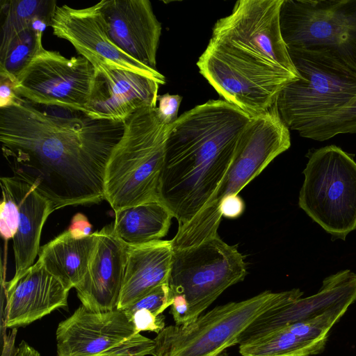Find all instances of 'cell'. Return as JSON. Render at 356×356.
<instances>
[{"instance_id":"obj_1","label":"cell","mask_w":356,"mask_h":356,"mask_svg":"<svg viewBox=\"0 0 356 356\" xmlns=\"http://www.w3.org/2000/svg\"><path fill=\"white\" fill-rule=\"evenodd\" d=\"M123 130L124 122L51 113L25 99L0 108V141L13 176L54 211L105 200L106 163Z\"/></svg>"},{"instance_id":"obj_2","label":"cell","mask_w":356,"mask_h":356,"mask_svg":"<svg viewBox=\"0 0 356 356\" xmlns=\"http://www.w3.org/2000/svg\"><path fill=\"white\" fill-rule=\"evenodd\" d=\"M283 0H240L215 24L197 63L200 74L227 102L250 118L275 104L300 76L282 38Z\"/></svg>"},{"instance_id":"obj_3","label":"cell","mask_w":356,"mask_h":356,"mask_svg":"<svg viewBox=\"0 0 356 356\" xmlns=\"http://www.w3.org/2000/svg\"><path fill=\"white\" fill-rule=\"evenodd\" d=\"M250 117L225 100H209L170 125L159 200L181 229L211 203Z\"/></svg>"},{"instance_id":"obj_4","label":"cell","mask_w":356,"mask_h":356,"mask_svg":"<svg viewBox=\"0 0 356 356\" xmlns=\"http://www.w3.org/2000/svg\"><path fill=\"white\" fill-rule=\"evenodd\" d=\"M288 51L300 78L275 104L284 124L318 141L356 133V72L323 54Z\"/></svg>"},{"instance_id":"obj_5","label":"cell","mask_w":356,"mask_h":356,"mask_svg":"<svg viewBox=\"0 0 356 356\" xmlns=\"http://www.w3.org/2000/svg\"><path fill=\"white\" fill-rule=\"evenodd\" d=\"M170 125L156 107H144L124 122L122 135L111 152L104 175V198L114 211L160 201L159 186Z\"/></svg>"},{"instance_id":"obj_6","label":"cell","mask_w":356,"mask_h":356,"mask_svg":"<svg viewBox=\"0 0 356 356\" xmlns=\"http://www.w3.org/2000/svg\"><path fill=\"white\" fill-rule=\"evenodd\" d=\"M291 146L289 128L275 105L250 118L242 131L231 165L211 203L195 220L178 229L172 245L184 248L197 245L218 235L222 216L219 203L225 197L238 193L278 155Z\"/></svg>"},{"instance_id":"obj_7","label":"cell","mask_w":356,"mask_h":356,"mask_svg":"<svg viewBox=\"0 0 356 356\" xmlns=\"http://www.w3.org/2000/svg\"><path fill=\"white\" fill-rule=\"evenodd\" d=\"M293 289L282 292L264 291L239 302L216 306L191 323L171 325L154 339L152 356H220L238 344L241 335L267 311L302 297Z\"/></svg>"},{"instance_id":"obj_8","label":"cell","mask_w":356,"mask_h":356,"mask_svg":"<svg viewBox=\"0 0 356 356\" xmlns=\"http://www.w3.org/2000/svg\"><path fill=\"white\" fill-rule=\"evenodd\" d=\"M280 25L288 50L323 54L356 72V0H283Z\"/></svg>"},{"instance_id":"obj_9","label":"cell","mask_w":356,"mask_h":356,"mask_svg":"<svg viewBox=\"0 0 356 356\" xmlns=\"http://www.w3.org/2000/svg\"><path fill=\"white\" fill-rule=\"evenodd\" d=\"M299 207L332 239L356 229V163L336 145L314 151L303 170Z\"/></svg>"},{"instance_id":"obj_10","label":"cell","mask_w":356,"mask_h":356,"mask_svg":"<svg viewBox=\"0 0 356 356\" xmlns=\"http://www.w3.org/2000/svg\"><path fill=\"white\" fill-rule=\"evenodd\" d=\"M247 265L237 245L219 235L189 248H172L168 280L171 296L188 302L186 324L201 315L227 289L243 281Z\"/></svg>"},{"instance_id":"obj_11","label":"cell","mask_w":356,"mask_h":356,"mask_svg":"<svg viewBox=\"0 0 356 356\" xmlns=\"http://www.w3.org/2000/svg\"><path fill=\"white\" fill-rule=\"evenodd\" d=\"M56 339V356H146L154 347L124 310L93 312L83 305L59 323Z\"/></svg>"},{"instance_id":"obj_12","label":"cell","mask_w":356,"mask_h":356,"mask_svg":"<svg viewBox=\"0 0 356 356\" xmlns=\"http://www.w3.org/2000/svg\"><path fill=\"white\" fill-rule=\"evenodd\" d=\"M95 68L81 56L67 58L42 47L16 76L17 95L33 104L83 113Z\"/></svg>"},{"instance_id":"obj_13","label":"cell","mask_w":356,"mask_h":356,"mask_svg":"<svg viewBox=\"0 0 356 356\" xmlns=\"http://www.w3.org/2000/svg\"><path fill=\"white\" fill-rule=\"evenodd\" d=\"M51 27L54 35L70 42L92 65L97 63L130 70L165 84V76L152 70L120 49L111 40L102 10V3L81 9L57 6Z\"/></svg>"},{"instance_id":"obj_14","label":"cell","mask_w":356,"mask_h":356,"mask_svg":"<svg viewBox=\"0 0 356 356\" xmlns=\"http://www.w3.org/2000/svg\"><path fill=\"white\" fill-rule=\"evenodd\" d=\"M89 100L83 113L99 120L124 122L144 107H156L160 83L145 75L97 63Z\"/></svg>"},{"instance_id":"obj_15","label":"cell","mask_w":356,"mask_h":356,"mask_svg":"<svg viewBox=\"0 0 356 356\" xmlns=\"http://www.w3.org/2000/svg\"><path fill=\"white\" fill-rule=\"evenodd\" d=\"M102 10L113 42L147 68L156 69L161 24L148 0H102Z\"/></svg>"},{"instance_id":"obj_16","label":"cell","mask_w":356,"mask_h":356,"mask_svg":"<svg viewBox=\"0 0 356 356\" xmlns=\"http://www.w3.org/2000/svg\"><path fill=\"white\" fill-rule=\"evenodd\" d=\"M97 233V245L87 272L75 289L84 307L93 312H107L118 308L128 244L116 236L113 223Z\"/></svg>"},{"instance_id":"obj_17","label":"cell","mask_w":356,"mask_h":356,"mask_svg":"<svg viewBox=\"0 0 356 356\" xmlns=\"http://www.w3.org/2000/svg\"><path fill=\"white\" fill-rule=\"evenodd\" d=\"M355 300L356 273L350 270H341L325 278L317 293L300 298L261 315L241 335L238 345L333 309L349 307Z\"/></svg>"},{"instance_id":"obj_18","label":"cell","mask_w":356,"mask_h":356,"mask_svg":"<svg viewBox=\"0 0 356 356\" xmlns=\"http://www.w3.org/2000/svg\"><path fill=\"white\" fill-rule=\"evenodd\" d=\"M70 290L37 260L22 275L5 283V326H26L67 306Z\"/></svg>"},{"instance_id":"obj_19","label":"cell","mask_w":356,"mask_h":356,"mask_svg":"<svg viewBox=\"0 0 356 356\" xmlns=\"http://www.w3.org/2000/svg\"><path fill=\"white\" fill-rule=\"evenodd\" d=\"M172 255L170 240L128 244L124 277L117 309L124 310L154 289L168 284Z\"/></svg>"},{"instance_id":"obj_20","label":"cell","mask_w":356,"mask_h":356,"mask_svg":"<svg viewBox=\"0 0 356 356\" xmlns=\"http://www.w3.org/2000/svg\"><path fill=\"white\" fill-rule=\"evenodd\" d=\"M14 177L19 198L18 226L13 238L15 264L13 279H16L34 264L40 248L42 227L54 210L31 185Z\"/></svg>"},{"instance_id":"obj_21","label":"cell","mask_w":356,"mask_h":356,"mask_svg":"<svg viewBox=\"0 0 356 356\" xmlns=\"http://www.w3.org/2000/svg\"><path fill=\"white\" fill-rule=\"evenodd\" d=\"M97 237V231L76 238L66 230L40 247L38 260L67 289H75L87 272Z\"/></svg>"},{"instance_id":"obj_22","label":"cell","mask_w":356,"mask_h":356,"mask_svg":"<svg viewBox=\"0 0 356 356\" xmlns=\"http://www.w3.org/2000/svg\"><path fill=\"white\" fill-rule=\"evenodd\" d=\"M113 230L116 236L129 245L161 240L174 218L161 201H152L115 211Z\"/></svg>"},{"instance_id":"obj_23","label":"cell","mask_w":356,"mask_h":356,"mask_svg":"<svg viewBox=\"0 0 356 356\" xmlns=\"http://www.w3.org/2000/svg\"><path fill=\"white\" fill-rule=\"evenodd\" d=\"M4 21L1 29L0 51L22 31L51 26L57 8L54 0H9L1 1Z\"/></svg>"},{"instance_id":"obj_24","label":"cell","mask_w":356,"mask_h":356,"mask_svg":"<svg viewBox=\"0 0 356 356\" xmlns=\"http://www.w3.org/2000/svg\"><path fill=\"white\" fill-rule=\"evenodd\" d=\"M325 342L303 339L283 327L239 344L238 350L242 356H309L321 352Z\"/></svg>"},{"instance_id":"obj_25","label":"cell","mask_w":356,"mask_h":356,"mask_svg":"<svg viewBox=\"0 0 356 356\" xmlns=\"http://www.w3.org/2000/svg\"><path fill=\"white\" fill-rule=\"evenodd\" d=\"M43 30L26 29L15 36L5 49L0 51V73L10 79L16 76L30 63L43 47Z\"/></svg>"},{"instance_id":"obj_26","label":"cell","mask_w":356,"mask_h":356,"mask_svg":"<svg viewBox=\"0 0 356 356\" xmlns=\"http://www.w3.org/2000/svg\"><path fill=\"white\" fill-rule=\"evenodd\" d=\"M2 198L0 206V234L6 241L14 237L18 226L19 198L15 177L0 179Z\"/></svg>"},{"instance_id":"obj_27","label":"cell","mask_w":356,"mask_h":356,"mask_svg":"<svg viewBox=\"0 0 356 356\" xmlns=\"http://www.w3.org/2000/svg\"><path fill=\"white\" fill-rule=\"evenodd\" d=\"M348 306H343L327 311L314 318L286 326L296 335L312 341H327L329 331L334 324L343 315Z\"/></svg>"},{"instance_id":"obj_28","label":"cell","mask_w":356,"mask_h":356,"mask_svg":"<svg viewBox=\"0 0 356 356\" xmlns=\"http://www.w3.org/2000/svg\"><path fill=\"white\" fill-rule=\"evenodd\" d=\"M172 304V297L168 284H164L154 289L142 296L124 311L130 314L134 312L145 309L156 316H159Z\"/></svg>"},{"instance_id":"obj_29","label":"cell","mask_w":356,"mask_h":356,"mask_svg":"<svg viewBox=\"0 0 356 356\" xmlns=\"http://www.w3.org/2000/svg\"><path fill=\"white\" fill-rule=\"evenodd\" d=\"M128 315L138 333L150 331L159 334L165 327V316L163 314L156 316L147 309H140Z\"/></svg>"},{"instance_id":"obj_30","label":"cell","mask_w":356,"mask_h":356,"mask_svg":"<svg viewBox=\"0 0 356 356\" xmlns=\"http://www.w3.org/2000/svg\"><path fill=\"white\" fill-rule=\"evenodd\" d=\"M182 97L178 95L166 93L159 95L156 111L159 119L165 124H172L178 118V111Z\"/></svg>"},{"instance_id":"obj_31","label":"cell","mask_w":356,"mask_h":356,"mask_svg":"<svg viewBox=\"0 0 356 356\" xmlns=\"http://www.w3.org/2000/svg\"><path fill=\"white\" fill-rule=\"evenodd\" d=\"M15 79L0 73V108L17 105L23 101L15 92Z\"/></svg>"},{"instance_id":"obj_32","label":"cell","mask_w":356,"mask_h":356,"mask_svg":"<svg viewBox=\"0 0 356 356\" xmlns=\"http://www.w3.org/2000/svg\"><path fill=\"white\" fill-rule=\"evenodd\" d=\"M245 202L238 194H232L222 198L219 203L222 217L235 219L240 217L245 210Z\"/></svg>"},{"instance_id":"obj_33","label":"cell","mask_w":356,"mask_h":356,"mask_svg":"<svg viewBox=\"0 0 356 356\" xmlns=\"http://www.w3.org/2000/svg\"><path fill=\"white\" fill-rule=\"evenodd\" d=\"M188 310V302L183 295L172 296L170 314L172 315L175 325H183L186 324Z\"/></svg>"},{"instance_id":"obj_34","label":"cell","mask_w":356,"mask_h":356,"mask_svg":"<svg viewBox=\"0 0 356 356\" xmlns=\"http://www.w3.org/2000/svg\"><path fill=\"white\" fill-rule=\"evenodd\" d=\"M91 229L92 225L86 216L77 213L73 216L67 230L76 238H84L92 234Z\"/></svg>"},{"instance_id":"obj_35","label":"cell","mask_w":356,"mask_h":356,"mask_svg":"<svg viewBox=\"0 0 356 356\" xmlns=\"http://www.w3.org/2000/svg\"><path fill=\"white\" fill-rule=\"evenodd\" d=\"M12 356H41L40 353L25 341H22Z\"/></svg>"},{"instance_id":"obj_36","label":"cell","mask_w":356,"mask_h":356,"mask_svg":"<svg viewBox=\"0 0 356 356\" xmlns=\"http://www.w3.org/2000/svg\"><path fill=\"white\" fill-rule=\"evenodd\" d=\"M220 356H230L228 353L224 352Z\"/></svg>"}]
</instances>
